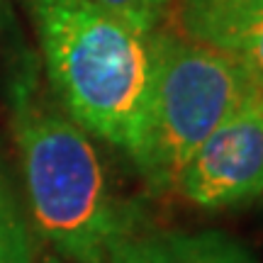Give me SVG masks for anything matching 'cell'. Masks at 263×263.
<instances>
[{
  "label": "cell",
  "instance_id": "6da1fadb",
  "mask_svg": "<svg viewBox=\"0 0 263 263\" xmlns=\"http://www.w3.org/2000/svg\"><path fill=\"white\" fill-rule=\"evenodd\" d=\"M10 103L34 229L61 261L110 263L137 224L115 197L90 134L42 90L32 68L12 81Z\"/></svg>",
  "mask_w": 263,
  "mask_h": 263
},
{
  "label": "cell",
  "instance_id": "8992f818",
  "mask_svg": "<svg viewBox=\"0 0 263 263\" xmlns=\"http://www.w3.org/2000/svg\"><path fill=\"white\" fill-rule=\"evenodd\" d=\"M183 34L202 44H212L219 32L236 17L261 5L263 0H173Z\"/></svg>",
  "mask_w": 263,
  "mask_h": 263
},
{
  "label": "cell",
  "instance_id": "7a4b0ae2",
  "mask_svg": "<svg viewBox=\"0 0 263 263\" xmlns=\"http://www.w3.org/2000/svg\"><path fill=\"white\" fill-rule=\"evenodd\" d=\"M54 98L81 129L139 166L151 103V47L93 0H25Z\"/></svg>",
  "mask_w": 263,
  "mask_h": 263
},
{
  "label": "cell",
  "instance_id": "ba28073f",
  "mask_svg": "<svg viewBox=\"0 0 263 263\" xmlns=\"http://www.w3.org/2000/svg\"><path fill=\"white\" fill-rule=\"evenodd\" d=\"M210 47L234 54L263 88V3L222 29Z\"/></svg>",
  "mask_w": 263,
  "mask_h": 263
},
{
  "label": "cell",
  "instance_id": "277c9868",
  "mask_svg": "<svg viewBox=\"0 0 263 263\" xmlns=\"http://www.w3.org/2000/svg\"><path fill=\"white\" fill-rule=\"evenodd\" d=\"M176 190L205 212L263 195V88L207 137L180 171Z\"/></svg>",
  "mask_w": 263,
  "mask_h": 263
},
{
  "label": "cell",
  "instance_id": "52a82bcc",
  "mask_svg": "<svg viewBox=\"0 0 263 263\" xmlns=\"http://www.w3.org/2000/svg\"><path fill=\"white\" fill-rule=\"evenodd\" d=\"M0 263H34L32 227L3 168H0Z\"/></svg>",
  "mask_w": 263,
  "mask_h": 263
},
{
  "label": "cell",
  "instance_id": "5b68a950",
  "mask_svg": "<svg viewBox=\"0 0 263 263\" xmlns=\"http://www.w3.org/2000/svg\"><path fill=\"white\" fill-rule=\"evenodd\" d=\"M127 263H254L249 249L224 232H161L122 239Z\"/></svg>",
  "mask_w": 263,
  "mask_h": 263
},
{
  "label": "cell",
  "instance_id": "30bf717a",
  "mask_svg": "<svg viewBox=\"0 0 263 263\" xmlns=\"http://www.w3.org/2000/svg\"><path fill=\"white\" fill-rule=\"evenodd\" d=\"M110 263H127V256H124V249H122V241L115 246L112 251V258H110Z\"/></svg>",
  "mask_w": 263,
  "mask_h": 263
},
{
  "label": "cell",
  "instance_id": "8fae6325",
  "mask_svg": "<svg viewBox=\"0 0 263 263\" xmlns=\"http://www.w3.org/2000/svg\"><path fill=\"white\" fill-rule=\"evenodd\" d=\"M44 263H66V261H61V258H57V256H51V258H47Z\"/></svg>",
  "mask_w": 263,
  "mask_h": 263
},
{
  "label": "cell",
  "instance_id": "3957f363",
  "mask_svg": "<svg viewBox=\"0 0 263 263\" xmlns=\"http://www.w3.org/2000/svg\"><path fill=\"white\" fill-rule=\"evenodd\" d=\"M151 103L137 171L154 193L176 190L207 137L261 88L234 54L173 32L149 34Z\"/></svg>",
  "mask_w": 263,
  "mask_h": 263
},
{
  "label": "cell",
  "instance_id": "9c48e42d",
  "mask_svg": "<svg viewBox=\"0 0 263 263\" xmlns=\"http://www.w3.org/2000/svg\"><path fill=\"white\" fill-rule=\"evenodd\" d=\"M93 3H98L141 37L159 32L161 22L168 17L173 8V0H93Z\"/></svg>",
  "mask_w": 263,
  "mask_h": 263
}]
</instances>
